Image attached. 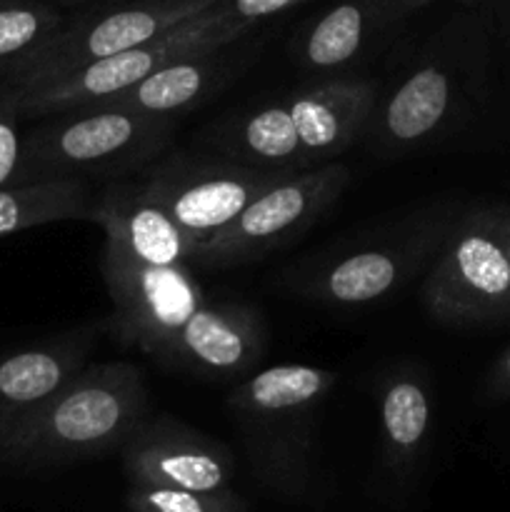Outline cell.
I'll use <instances>...</instances> for the list:
<instances>
[{
  "instance_id": "cell-5",
  "label": "cell",
  "mask_w": 510,
  "mask_h": 512,
  "mask_svg": "<svg viewBox=\"0 0 510 512\" xmlns=\"http://www.w3.org/2000/svg\"><path fill=\"white\" fill-rule=\"evenodd\" d=\"M248 33L250 30L245 25L235 23L230 18L228 10H225V0H218L213 8L165 30L163 35L140 45V48L78 65V68L53 75V78L20 85V88L0 85V90H3V95L20 118L40 120L45 115L103 103V100L120 95L130 85L140 83L150 73L173 63V60L225 48V45H233L235 40Z\"/></svg>"
},
{
  "instance_id": "cell-13",
  "label": "cell",
  "mask_w": 510,
  "mask_h": 512,
  "mask_svg": "<svg viewBox=\"0 0 510 512\" xmlns=\"http://www.w3.org/2000/svg\"><path fill=\"white\" fill-rule=\"evenodd\" d=\"M263 353L265 328L253 305L205 300L173 335L160 360L210 378H235L250 373Z\"/></svg>"
},
{
  "instance_id": "cell-28",
  "label": "cell",
  "mask_w": 510,
  "mask_h": 512,
  "mask_svg": "<svg viewBox=\"0 0 510 512\" xmlns=\"http://www.w3.org/2000/svg\"><path fill=\"white\" fill-rule=\"evenodd\" d=\"M45 3H53V5H95V3H103V0H45Z\"/></svg>"
},
{
  "instance_id": "cell-23",
  "label": "cell",
  "mask_w": 510,
  "mask_h": 512,
  "mask_svg": "<svg viewBox=\"0 0 510 512\" xmlns=\"http://www.w3.org/2000/svg\"><path fill=\"white\" fill-rule=\"evenodd\" d=\"M20 115L0 90V188L18 183L20 160H23V138Z\"/></svg>"
},
{
  "instance_id": "cell-30",
  "label": "cell",
  "mask_w": 510,
  "mask_h": 512,
  "mask_svg": "<svg viewBox=\"0 0 510 512\" xmlns=\"http://www.w3.org/2000/svg\"><path fill=\"white\" fill-rule=\"evenodd\" d=\"M383 3H393V5H398V8H400V10H408V8H405V5H403V3H400V0H383Z\"/></svg>"
},
{
  "instance_id": "cell-4",
  "label": "cell",
  "mask_w": 510,
  "mask_h": 512,
  "mask_svg": "<svg viewBox=\"0 0 510 512\" xmlns=\"http://www.w3.org/2000/svg\"><path fill=\"white\" fill-rule=\"evenodd\" d=\"M338 380L335 370L315 365H273L230 393L250 463L273 490L295 495L308 483L315 418Z\"/></svg>"
},
{
  "instance_id": "cell-10",
  "label": "cell",
  "mask_w": 510,
  "mask_h": 512,
  "mask_svg": "<svg viewBox=\"0 0 510 512\" xmlns=\"http://www.w3.org/2000/svg\"><path fill=\"white\" fill-rule=\"evenodd\" d=\"M100 270L115 305L113 333L160 360L185 320L208 300L188 265H148L105 240Z\"/></svg>"
},
{
  "instance_id": "cell-25",
  "label": "cell",
  "mask_w": 510,
  "mask_h": 512,
  "mask_svg": "<svg viewBox=\"0 0 510 512\" xmlns=\"http://www.w3.org/2000/svg\"><path fill=\"white\" fill-rule=\"evenodd\" d=\"M483 388L490 400H510V348L490 365Z\"/></svg>"
},
{
  "instance_id": "cell-21",
  "label": "cell",
  "mask_w": 510,
  "mask_h": 512,
  "mask_svg": "<svg viewBox=\"0 0 510 512\" xmlns=\"http://www.w3.org/2000/svg\"><path fill=\"white\" fill-rule=\"evenodd\" d=\"M68 15L45 0H0V83L13 78L63 30Z\"/></svg>"
},
{
  "instance_id": "cell-1",
  "label": "cell",
  "mask_w": 510,
  "mask_h": 512,
  "mask_svg": "<svg viewBox=\"0 0 510 512\" xmlns=\"http://www.w3.org/2000/svg\"><path fill=\"white\" fill-rule=\"evenodd\" d=\"M375 83L333 78L223 120L208 143L223 158L263 170H310L333 163L368 125Z\"/></svg>"
},
{
  "instance_id": "cell-29",
  "label": "cell",
  "mask_w": 510,
  "mask_h": 512,
  "mask_svg": "<svg viewBox=\"0 0 510 512\" xmlns=\"http://www.w3.org/2000/svg\"><path fill=\"white\" fill-rule=\"evenodd\" d=\"M505 248L510 255V205H505Z\"/></svg>"
},
{
  "instance_id": "cell-27",
  "label": "cell",
  "mask_w": 510,
  "mask_h": 512,
  "mask_svg": "<svg viewBox=\"0 0 510 512\" xmlns=\"http://www.w3.org/2000/svg\"><path fill=\"white\" fill-rule=\"evenodd\" d=\"M500 5V15H503V25H505V33L510 38V0H498Z\"/></svg>"
},
{
  "instance_id": "cell-24",
  "label": "cell",
  "mask_w": 510,
  "mask_h": 512,
  "mask_svg": "<svg viewBox=\"0 0 510 512\" xmlns=\"http://www.w3.org/2000/svg\"><path fill=\"white\" fill-rule=\"evenodd\" d=\"M300 3H305V0H225V10L235 23L250 30L260 20L285 13Z\"/></svg>"
},
{
  "instance_id": "cell-3",
  "label": "cell",
  "mask_w": 510,
  "mask_h": 512,
  "mask_svg": "<svg viewBox=\"0 0 510 512\" xmlns=\"http://www.w3.org/2000/svg\"><path fill=\"white\" fill-rule=\"evenodd\" d=\"M175 118L118 108H78L45 115L23 138L18 183L88 178L120 180L138 175L163 155Z\"/></svg>"
},
{
  "instance_id": "cell-2",
  "label": "cell",
  "mask_w": 510,
  "mask_h": 512,
  "mask_svg": "<svg viewBox=\"0 0 510 512\" xmlns=\"http://www.w3.org/2000/svg\"><path fill=\"white\" fill-rule=\"evenodd\" d=\"M148 390L133 363L85 365L63 390L0 438V460L50 468L118 450L148 418Z\"/></svg>"
},
{
  "instance_id": "cell-6",
  "label": "cell",
  "mask_w": 510,
  "mask_h": 512,
  "mask_svg": "<svg viewBox=\"0 0 510 512\" xmlns=\"http://www.w3.org/2000/svg\"><path fill=\"white\" fill-rule=\"evenodd\" d=\"M425 310L443 325L510 320V255L505 205L480 208L450 225L420 285Z\"/></svg>"
},
{
  "instance_id": "cell-16",
  "label": "cell",
  "mask_w": 510,
  "mask_h": 512,
  "mask_svg": "<svg viewBox=\"0 0 510 512\" xmlns=\"http://www.w3.org/2000/svg\"><path fill=\"white\" fill-rule=\"evenodd\" d=\"M225 48L173 60L140 83L130 85L120 95H113L103 103L88 105V108H118L140 115L178 118V115L188 113V110L198 108L200 103L213 98L233 78V58L223 55Z\"/></svg>"
},
{
  "instance_id": "cell-9",
  "label": "cell",
  "mask_w": 510,
  "mask_h": 512,
  "mask_svg": "<svg viewBox=\"0 0 510 512\" xmlns=\"http://www.w3.org/2000/svg\"><path fill=\"white\" fill-rule=\"evenodd\" d=\"M218 0H103L65 20L63 30L25 63L5 88L38 83L63 70L125 53L150 43L165 30L213 8Z\"/></svg>"
},
{
  "instance_id": "cell-22",
  "label": "cell",
  "mask_w": 510,
  "mask_h": 512,
  "mask_svg": "<svg viewBox=\"0 0 510 512\" xmlns=\"http://www.w3.org/2000/svg\"><path fill=\"white\" fill-rule=\"evenodd\" d=\"M125 503L133 512H248L233 490H185L158 485H130Z\"/></svg>"
},
{
  "instance_id": "cell-19",
  "label": "cell",
  "mask_w": 510,
  "mask_h": 512,
  "mask_svg": "<svg viewBox=\"0 0 510 512\" xmlns=\"http://www.w3.org/2000/svg\"><path fill=\"white\" fill-rule=\"evenodd\" d=\"M405 13L383 0H338L300 38L298 58L310 73H333L358 58L365 40L385 18Z\"/></svg>"
},
{
  "instance_id": "cell-8",
  "label": "cell",
  "mask_w": 510,
  "mask_h": 512,
  "mask_svg": "<svg viewBox=\"0 0 510 512\" xmlns=\"http://www.w3.org/2000/svg\"><path fill=\"white\" fill-rule=\"evenodd\" d=\"M280 175L285 170H263L223 155L173 153L145 165L138 180L198 248Z\"/></svg>"
},
{
  "instance_id": "cell-18",
  "label": "cell",
  "mask_w": 510,
  "mask_h": 512,
  "mask_svg": "<svg viewBox=\"0 0 510 512\" xmlns=\"http://www.w3.org/2000/svg\"><path fill=\"white\" fill-rule=\"evenodd\" d=\"M433 428V395L423 375L395 368L380 388L383 460L393 475L413 473L425 455Z\"/></svg>"
},
{
  "instance_id": "cell-20",
  "label": "cell",
  "mask_w": 510,
  "mask_h": 512,
  "mask_svg": "<svg viewBox=\"0 0 510 512\" xmlns=\"http://www.w3.org/2000/svg\"><path fill=\"white\" fill-rule=\"evenodd\" d=\"M95 195L78 178L38 180L0 188V238L63 220H85Z\"/></svg>"
},
{
  "instance_id": "cell-11",
  "label": "cell",
  "mask_w": 510,
  "mask_h": 512,
  "mask_svg": "<svg viewBox=\"0 0 510 512\" xmlns=\"http://www.w3.org/2000/svg\"><path fill=\"white\" fill-rule=\"evenodd\" d=\"M450 225L453 223L448 218L435 215L415 223L413 228L400 230L393 238L360 245L303 273L295 288L305 298L340 308H358L383 300L435 260Z\"/></svg>"
},
{
  "instance_id": "cell-17",
  "label": "cell",
  "mask_w": 510,
  "mask_h": 512,
  "mask_svg": "<svg viewBox=\"0 0 510 512\" xmlns=\"http://www.w3.org/2000/svg\"><path fill=\"white\" fill-rule=\"evenodd\" d=\"M455 103L453 78L438 63H425L415 68L390 98L373 108L378 143L390 153H403L413 145L428 140L445 120Z\"/></svg>"
},
{
  "instance_id": "cell-26",
  "label": "cell",
  "mask_w": 510,
  "mask_h": 512,
  "mask_svg": "<svg viewBox=\"0 0 510 512\" xmlns=\"http://www.w3.org/2000/svg\"><path fill=\"white\" fill-rule=\"evenodd\" d=\"M400 3L405 5V8L408 10H413V8H420V5H425V3H435V0H400ZM455 3H463V5H473L475 0H455Z\"/></svg>"
},
{
  "instance_id": "cell-15",
  "label": "cell",
  "mask_w": 510,
  "mask_h": 512,
  "mask_svg": "<svg viewBox=\"0 0 510 512\" xmlns=\"http://www.w3.org/2000/svg\"><path fill=\"white\" fill-rule=\"evenodd\" d=\"M93 330H75L65 338L0 358V438L20 418L63 390L85 368Z\"/></svg>"
},
{
  "instance_id": "cell-12",
  "label": "cell",
  "mask_w": 510,
  "mask_h": 512,
  "mask_svg": "<svg viewBox=\"0 0 510 512\" xmlns=\"http://www.w3.org/2000/svg\"><path fill=\"white\" fill-rule=\"evenodd\" d=\"M118 453L130 485L225 490L235 473V455L220 440L168 415L140 420Z\"/></svg>"
},
{
  "instance_id": "cell-14",
  "label": "cell",
  "mask_w": 510,
  "mask_h": 512,
  "mask_svg": "<svg viewBox=\"0 0 510 512\" xmlns=\"http://www.w3.org/2000/svg\"><path fill=\"white\" fill-rule=\"evenodd\" d=\"M88 220L103 228L108 243H115L140 263H193L195 243L145 193L138 178L110 180L93 198Z\"/></svg>"
},
{
  "instance_id": "cell-7",
  "label": "cell",
  "mask_w": 510,
  "mask_h": 512,
  "mask_svg": "<svg viewBox=\"0 0 510 512\" xmlns=\"http://www.w3.org/2000/svg\"><path fill=\"white\" fill-rule=\"evenodd\" d=\"M348 183L350 170L335 160L280 175L223 230L195 248L193 263L203 268H225L263 258L268 250L310 228L343 195Z\"/></svg>"
}]
</instances>
